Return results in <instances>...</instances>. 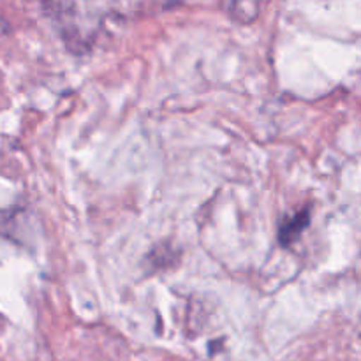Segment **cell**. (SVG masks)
I'll list each match as a JSON object with an SVG mask.
<instances>
[{
	"label": "cell",
	"instance_id": "1",
	"mask_svg": "<svg viewBox=\"0 0 361 361\" xmlns=\"http://www.w3.org/2000/svg\"><path fill=\"white\" fill-rule=\"evenodd\" d=\"M309 222H310L309 210H303L300 212V214H296L295 217L289 219L288 222H284V224L281 226V229H279V242H281L282 245L291 243L293 240H295L296 236H298L300 233L309 226Z\"/></svg>",
	"mask_w": 361,
	"mask_h": 361
}]
</instances>
